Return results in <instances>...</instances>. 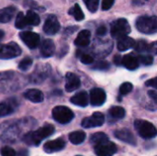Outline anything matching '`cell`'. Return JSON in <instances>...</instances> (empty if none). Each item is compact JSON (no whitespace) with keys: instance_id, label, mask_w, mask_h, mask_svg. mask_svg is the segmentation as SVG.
<instances>
[{"instance_id":"cell-19","label":"cell","mask_w":157,"mask_h":156,"mask_svg":"<svg viewBox=\"0 0 157 156\" xmlns=\"http://www.w3.org/2000/svg\"><path fill=\"white\" fill-rule=\"evenodd\" d=\"M24 97L33 103H40L44 99L43 93L39 89H29L24 93Z\"/></svg>"},{"instance_id":"cell-10","label":"cell","mask_w":157,"mask_h":156,"mask_svg":"<svg viewBox=\"0 0 157 156\" xmlns=\"http://www.w3.org/2000/svg\"><path fill=\"white\" fill-rule=\"evenodd\" d=\"M19 36H20L21 40L29 49H35L40 44V36H39V34H37L35 32H32V31H22Z\"/></svg>"},{"instance_id":"cell-21","label":"cell","mask_w":157,"mask_h":156,"mask_svg":"<svg viewBox=\"0 0 157 156\" xmlns=\"http://www.w3.org/2000/svg\"><path fill=\"white\" fill-rule=\"evenodd\" d=\"M90 37H91V33L89 30L87 29L81 30L75 40V44L78 47H86L90 43Z\"/></svg>"},{"instance_id":"cell-20","label":"cell","mask_w":157,"mask_h":156,"mask_svg":"<svg viewBox=\"0 0 157 156\" xmlns=\"http://www.w3.org/2000/svg\"><path fill=\"white\" fill-rule=\"evenodd\" d=\"M48 74H49V70L47 67H45V65H42V66L39 65L38 68L31 74L30 79L33 83H40V82H42L48 76Z\"/></svg>"},{"instance_id":"cell-46","label":"cell","mask_w":157,"mask_h":156,"mask_svg":"<svg viewBox=\"0 0 157 156\" xmlns=\"http://www.w3.org/2000/svg\"><path fill=\"white\" fill-rule=\"evenodd\" d=\"M77 156H81V155H77Z\"/></svg>"},{"instance_id":"cell-1","label":"cell","mask_w":157,"mask_h":156,"mask_svg":"<svg viewBox=\"0 0 157 156\" xmlns=\"http://www.w3.org/2000/svg\"><path fill=\"white\" fill-rule=\"evenodd\" d=\"M36 125L32 118L7 120L0 124V143H13L22 140L23 136Z\"/></svg>"},{"instance_id":"cell-28","label":"cell","mask_w":157,"mask_h":156,"mask_svg":"<svg viewBox=\"0 0 157 156\" xmlns=\"http://www.w3.org/2000/svg\"><path fill=\"white\" fill-rule=\"evenodd\" d=\"M69 14L72 15V16H74V17H75V20H77V21H81V20H83V19L85 18V15H84L82 9H81L80 6L77 5V4H75V5L69 10Z\"/></svg>"},{"instance_id":"cell-31","label":"cell","mask_w":157,"mask_h":156,"mask_svg":"<svg viewBox=\"0 0 157 156\" xmlns=\"http://www.w3.org/2000/svg\"><path fill=\"white\" fill-rule=\"evenodd\" d=\"M134 48H135V51L137 52H145V51H148L149 44L145 40H140L135 42Z\"/></svg>"},{"instance_id":"cell-26","label":"cell","mask_w":157,"mask_h":156,"mask_svg":"<svg viewBox=\"0 0 157 156\" xmlns=\"http://www.w3.org/2000/svg\"><path fill=\"white\" fill-rule=\"evenodd\" d=\"M25 16H26V20H27L28 26H37L40 22V17L35 12H33L31 10L28 11Z\"/></svg>"},{"instance_id":"cell-12","label":"cell","mask_w":157,"mask_h":156,"mask_svg":"<svg viewBox=\"0 0 157 156\" xmlns=\"http://www.w3.org/2000/svg\"><path fill=\"white\" fill-rule=\"evenodd\" d=\"M17 106L18 102L15 98H9L0 102V117H6L12 114L15 112Z\"/></svg>"},{"instance_id":"cell-40","label":"cell","mask_w":157,"mask_h":156,"mask_svg":"<svg viewBox=\"0 0 157 156\" xmlns=\"http://www.w3.org/2000/svg\"><path fill=\"white\" fill-rule=\"evenodd\" d=\"M145 86H146L153 87V88H155V89H157V77H155V78H152V79L148 80V81L145 83Z\"/></svg>"},{"instance_id":"cell-4","label":"cell","mask_w":157,"mask_h":156,"mask_svg":"<svg viewBox=\"0 0 157 156\" xmlns=\"http://www.w3.org/2000/svg\"><path fill=\"white\" fill-rule=\"evenodd\" d=\"M134 127L139 135L144 139H152L157 135V130L154 124L147 120H136L134 121Z\"/></svg>"},{"instance_id":"cell-44","label":"cell","mask_w":157,"mask_h":156,"mask_svg":"<svg viewBox=\"0 0 157 156\" xmlns=\"http://www.w3.org/2000/svg\"><path fill=\"white\" fill-rule=\"evenodd\" d=\"M121 61H122V57H121V55H116V56L114 57V62H115V63H116L117 65L121 64Z\"/></svg>"},{"instance_id":"cell-22","label":"cell","mask_w":157,"mask_h":156,"mask_svg":"<svg viewBox=\"0 0 157 156\" xmlns=\"http://www.w3.org/2000/svg\"><path fill=\"white\" fill-rule=\"evenodd\" d=\"M134 45H135V40L132 38L128 37L127 35L120 38L118 40V43H117L118 50L121 51H125L131 48H133Z\"/></svg>"},{"instance_id":"cell-35","label":"cell","mask_w":157,"mask_h":156,"mask_svg":"<svg viewBox=\"0 0 157 156\" xmlns=\"http://www.w3.org/2000/svg\"><path fill=\"white\" fill-rule=\"evenodd\" d=\"M1 156H17L16 151L10 146H4L0 150Z\"/></svg>"},{"instance_id":"cell-17","label":"cell","mask_w":157,"mask_h":156,"mask_svg":"<svg viewBox=\"0 0 157 156\" xmlns=\"http://www.w3.org/2000/svg\"><path fill=\"white\" fill-rule=\"evenodd\" d=\"M114 135L117 139L124 142V143H130L132 145H135L136 144V140H135V137L134 135L127 129H122V130H117L115 132H114Z\"/></svg>"},{"instance_id":"cell-18","label":"cell","mask_w":157,"mask_h":156,"mask_svg":"<svg viewBox=\"0 0 157 156\" xmlns=\"http://www.w3.org/2000/svg\"><path fill=\"white\" fill-rule=\"evenodd\" d=\"M54 51H55V45H54V42L50 40V39H47V40H44L41 44H40V53L43 57L45 58H48V57H51L54 54Z\"/></svg>"},{"instance_id":"cell-16","label":"cell","mask_w":157,"mask_h":156,"mask_svg":"<svg viewBox=\"0 0 157 156\" xmlns=\"http://www.w3.org/2000/svg\"><path fill=\"white\" fill-rule=\"evenodd\" d=\"M121 64L128 70L133 71L139 67L140 61H139V58L137 56H135L133 53H130V54H126L122 57Z\"/></svg>"},{"instance_id":"cell-33","label":"cell","mask_w":157,"mask_h":156,"mask_svg":"<svg viewBox=\"0 0 157 156\" xmlns=\"http://www.w3.org/2000/svg\"><path fill=\"white\" fill-rule=\"evenodd\" d=\"M32 59L31 58H25V59H23L20 63H19V64H18V68L21 70V71H24V72H26V71H28L29 69V67L32 65Z\"/></svg>"},{"instance_id":"cell-24","label":"cell","mask_w":157,"mask_h":156,"mask_svg":"<svg viewBox=\"0 0 157 156\" xmlns=\"http://www.w3.org/2000/svg\"><path fill=\"white\" fill-rule=\"evenodd\" d=\"M16 12L15 6H7L0 10V23H7L9 22Z\"/></svg>"},{"instance_id":"cell-27","label":"cell","mask_w":157,"mask_h":156,"mask_svg":"<svg viewBox=\"0 0 157 156\" xmlns=\"http://www.w3.org/2000/svg\"><path fill=\"white\" fill-rule=\"evenodd\" d=\"M109 116L113 119L120 120L125 117V109L121 107H112L109 110Z\"/></svg>"},{"instance_id":"cell-13","label":"cell","mask_w":157,"mask_h":156,"mask_svg":"<svg viewBox=\"0 0 157 156\" xmlns=\"http://www.w3.org/2000/svg\"><path fill=\"white\" fill-rule=\"evenodd\" d=\"M90 103L94 107H99L102 106L107 98L106 93L101 88H94L90 91Z\"/></svg>"},{"instance_id":"cell-9","label":"cell","mask_w":157,"mask_h":156,"mask_svg":"<svg viewBox=\"0 0 157 156\" xmlns=\"http://www.w3.org/2000/svg\"><path fill=\"white\" fill-rule=\"evenodd\" d=\"M105 122V117L100 112H95L92 116L87 117L82 120V127L86 129L100 127Z\"/></svg>"},{"instance_id":"cell-15","label":"cell","mask_w":157,"mask_h":156,"mask_svg":"<svg viewBox=\"0 0 157 156\" xmlns=\"http://www.w3.org/2000/svg\"><path fill=\"white\" fill-rule=\"evenodd\" d=\"M64 147H65V142L63 139H56L53 141L47 142L44 144L43 149L46 153L52 154V153L62 151Z\"/></svg>"},{"instance_id":"cell-5","label":"cell","mask_w":157,"mask_h":156,"mask_svg":"<svg viewBox=\"0 0 157 156\" xmlns=\"http://www.w3.org/2000/svg\"><path fill=\"white\" fill-rule=\"evenodd\" d=\"M131 32V26L127 19L119 18L113 21L110 25V33L111 36L115 39H120L128 35Z\"/></svg>"},{"instance_id":"cell-37","label":"cell","mask_w":157,"mask_h":156,"mask_svg":"<svg viewBox=\"0 0 157 156\" xmlns=\"http://www.w3.org/2000/svg\"><path fill=\"white\" fill-rule=\"evenodd\" d=\"M93 68L98 70H107L109 68V63L106 61H98L93 65Z\"/></svg>"},{"instance_id":"cell-25","label":"cell","mask_w":157,"mask_h":156,"mask_svg":"<svg viewBox=\"0 0 157 156\" xmlns=\"http://www.w3.org/2000/svg\"><path fill=\"white\" fill-rule=\"evenodd\" d=\"M86 133L82 131H73L69 134V141L75 145H78L82 143L86 140Z\"/></svg>"},{"instance_id":"cell-43","label":"cell","mask_w":157,"mask_h":156,"mask_svg":"<svg viewBox=\"0 0 157 156\" xmlns=\"http://www.w3.org/2000/svg\"><path fill=\"white\" fill-rule=\"evenodd\" d=\"M148 95L157 104V90H150V91H148Z\"/></svg>"},{"instance_id":"cell-2","label":"cell","mask_w":157,"mask_h":156,"mask_svg":"<svg viewBox=\"0 0 157 156\" xmlns=\"http://www.w3.org/2000/svg\"><path fill=\"white\" fill-rule=\"evenodd\" d=\"M53 132L54 127L51 124H47L37 131H30L26 133L22 138V142L29 146H38L42 140L51 136Z\"/></svg>"},{"instance_id":"cell-3","label":"cell","mask_w":157,"mask_h":156,"mask_svg":"<svg viewBox=\"0 0 157 156\" xmlns=\"http://www.w3.org/2000/svg\"><path fill=\"white\" fill-rule=\"evenodd\" d=\"M137 29L144 34H154L157 32V17L141 16L136 20Z\"/></svg>"},{"instance_id":"cell-41","label":"cell","mask_w":157,"mask_h":156,"mask_svg":"<svg viewBox=\"0 0 157 156\" xmlns=\"http://www.w3.org/2000/svg\"><path fill=\"white\" fill-rule=\"evenodd\" d=\"M148 51L153 53V54H157V41H155V42L149 44Z\"/></svg>"},{"instance_id":"cell-38","label":"cell","mask_w":157,"mask_h":156,"mask_svg":"<svg viewBox=\"0 0 157 156\" xmlns=\"http://www.w3.org/2000/svg\"><path fill=\"white\" fill-rule=\"evenodd\" d=\"M81 62L85 64H90L94 62V59L89 54H82L81 55Z\"/></svg>"},{"instance_id":"cell-36","label":"cell","mask_w":157,"mask_h":156,"mask_svg":"<svg viewBox=\"0 0 157 156\" xmlns=\"http://www.w3.org/2000/svg\"><path fill=\"white\" fill-rule=\"evenodd\" d=\"M138 58H139L140 63H142L144 65H150L154 62V58H153L152 55H144V54H143V55H140Z\"/></svg>"},{"instance_id":"cell-11","label":"cell","mask_w":157,"mask_h":156,"mask_svg":"<svg viewBox=\"0 0 157 156\" xmlns=\"http://www.w3.org/2000/svg\"><path fill=\"white\" fill-rule=\"evenodd\" d=\"M43 30L47 35H54L60 30V23L55 16L51 15L46 18L43 25Z\"/></svg>"},{"instance_id":"cell-29","label":"cell","mask_w":157,"mask_h":156,"mask_svg":"<svg viewBox=\"0 0 157 156\" xmlns=\"http://www.w3.org/2000/svg\"><path fill=\"white\" fill-rule=\"evenodd\" d=\"M108 140H109V138H108V136L105 133H103V132H97V133L92 135V137L90 139V142L94 145H96V144H98V143H103V142L108 141Z\"/></svg>"},{"instance_id":"cell-42","label":"cell","mask_w":157,"mask_h":156,"mask_svg":"<svg viewBox=\"0 0 157 156\" xmlns=\"http://www.w3.org/2000/svg\"><path fill=\"white\" fill-rule=\"evenodd\" d=\"M107 33V28L105 26H100L97 29V35L98 36H104Z\"/></svg>"},{"instance_id":"cell-6","label":"cell","mask_w":157,"mask_h":156,"mask_svg":"<svg viewBox=\"0 0 157 156\" xmlns=\"http://www.w3.org/2000/svg\"><path fill=\"white\" fill-rule=\"evenodd\" d=\"M74 112L67 107L57 106L52 109V118L54 119V120L61 124L69 123L74 119Z\"/></svg>"},{"instance_id":"cell-34","label":"cell","mask_w":157,"mask_h":156,"mask_svg":"<svg viewBox=\"0 0 157 156\" xmlns=\"http://www.w3.org/2000/svg\"><path fill=\"white\" fill-rule=\"evenodd\" d=\"M132 88H133V86H132V83H130V82H125V83H123V84L121 86V87H120V93H121L122 96L127 95V94H129V93L132 90Z\"/></svg>"},{"instance_id":"cell-39","label":"cell","mask_w":157,"mask_h":156,"mask_svg":"<svg viewBox=\"0 0 157 156\" xmlns=\"http://www.w3.org/2000/svg\"><path fill=\"white\" fill-rule=\"evenodd\" d=\"M115 0H103L102 1V9L109 10L114 4Z\"/></svg>"},{"instance_id":"cell-45","label":"cell","mask_w":157,"mask_h":156,"mask_svg":"<svg viewBox=\"0 0 157 156\" xmlns=\"http://www.w3.org/2000/svg\"><path fill=\"white\" fill-rule=\"evenodd\" d=\"M4 36H5V32L3 30H0V40L4 38Z\"/></svg>"},{"instance_id":"cell-7","label":"cell","mask_w":157,"mask_h":156,"mask_svg":"<svg viewBox=\"0 0 157 156\" xmlns=\"http://www.w3.org/2000/svg\"><path fill=\"white\" fill-rule=\"evenodd\" d=\"M21 54L20 47L15 42L0 44V59L7 60L19 56Z\"/></svg>"},{"instance_id":"cell-32","label":"cell","mask_w":157,"mask_h":156,"mask_svg":"<svg viewBox=\"0 0 157 156\" xmlns=\"http://www.w3.org/2000/svg\"><path fill=\"white\" fill-rule=\"evenodd\" d=\"M85 5L86 6L87 9L92 12L95 13L98 8V4H99V0H83Z\"/></svg>"},{"instance_id":"cell-14","label":"cell","mask_w":157,"mask_h":156,"mask_svg":"<svg viewBox=\"0 0 157 156\" xmlns=\"http://www.w3.org/2000/svg\"><path fill=\"white\" fill-rule=\"evenodd\" d=\"M65 79H66L65 90L67 92H73V91L78 89L81 86V82H80L79 77L73 73H67Z\"/></svg>"},{"instance_id":"cell-30","label":"cell","mask_w":157,"mask_h":156,"mask_svg":"<svg viewBox=\"0 0 157 156\" xmlns=\"http://www.w3.org/2000/svg\"><path fill=\"white\" fill-rule=\"evenodd\" d=\"M15 25L19 29H24V28H26L28 26L27 20H26V16L22 12H20V13L17 14V16L16 17Z\"/></svg>"},{"instance_id":"cell-23","label":"cell","mask_w":157,"mask_h":156,"mask_svg":"<svg viewBox=\"0 0 157 156\" xmlns=\"http://www.w3.org/2000/svg\"><path fill=\"white\" fill-rule=\"evenodd\" d=\"M88 96L86 94V92L85 91H81L77 94H75L74 97H71V102L74 105L79 106V107H86L88 105Z\"/></svg>"},{"instance_id":"cell-8","label":"cell","mask_w":157,"mask_h":156,"mask_svg":"<svg viewBox=\"0 0 157 156\" xmlns=\"http://www.w3.org/2000/svg\"><path fill=\"white\" fill-rule=\"evenodd\" d=\"M116 152V144L109 142V140L95 145V153L98 156H113Z\"/></svg>"}]
</instances>
